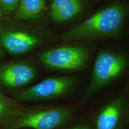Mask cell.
<instances>
[{
  "label": "cell",
  "mask_w": 129,
  "mask_h": 129,
  "mask_svg": "<svg viewBox=\"0 0 129 129\" xmlns=\"http://www.w3.org/2000/svg\"><path fill=\"white\" fill-rule=\"evenodd\" d=\"M45 8V0H20L16 16L22 20H35L43 15Z\"/></svg>",
  "instance_id": "10"
},
{
  "label": "cell",
  "mask_w": 129,
  "mask_h": 129,
  "mask_svg": "<svg viewBox=\"0 0 129 129\" xmlns=\"http://www.w3.org/2000/svg\"><path fill=\"white\" fill-rule=\"evenodd\" d=\"M20 0H0V7L4 12L12 14L16 12Z\"/></svg>",
  "instance_id": "12"
},
{
  "label": "cell",
  "mask_w": 129,
  "mask_h": 129,
  "mask_svg": "<svg viewBox=\"0 0 129 129\" xmlns=\"http://www.w3.org/2000/svg\"><path fill=\"white\" fill-rule=\"evenodd\" d=\"M82 11L80 0H51L50 16L56 22H63L73 19Z\"/></svg>",
  "instance_id": "9"
},
{
  "label": "cell",
  "mask_w": 129,
  "mask_h": 129,
  "mask_svg": "<svg viewBox=\"0 0 129 129\" xmlns=\"http://www.w3.org/2000/svg\"><path fill=\"white\" fill-rule=\"evenodd\" d=\"M77 81L74 77H51L23 90L17 95L19 101L41 102L57 99L67 94Z\"/></svg>",
  "instance_id": "4"
},
{
  "label": "cell",
  "mask_w": 129,
  "mask_h": 129,
  "mask_svg": "<svg viewBox=\"0 0 129 129\" xmlns=\"http://www.w3.org/2000/svg\"><path fill=\"white\" fill-rule=\"evenodd\" d=\"M128 63L127 58L121 54L108 51L100 53L94 62L86 96L93 94L115 80L124 72Z\"/></svg>",
  "instance_id": "3"
},
{
  "label": "cell",
  "mask_w": 129,
  "mask_h": 129,
  "mask_svg": "<svg viewBox=\"0 0 129 129\" xmlns=\"http://www.w3.org/2000/svg\"><path fill=\"white\" fill-rule=\"evenodd\" d=\"M123 100L115 99L102 110L96 121V129H115L123 111Z\"/></svg>",
  "instance_id": "8"
},
{
  "label": "cell",
  "mask_w": 129,
  "mask_h": 129,
  "mask_svg": "<svg viewBox=\"0 0 129 129\" xmlns=\"http://www.w3.org/2000/svg\"><path fill=\"white\" fill-rule=\"evenodd\" d=\"M33 66L25 62L0 64V84L8 89H17L29 84L36 77Z\"/></svg>",
  "instance_id": "7"
},
{
  "label": "cell",
  "mask_w": 129,
  "mask_h": 129,
  "mask_svg": "<svg viewBox=\"0 0 129 129\" xmlns=\"http://www.w3.org/2000/svg\"><path fill=\"white\" fill-rule=\"evenodd\" d=\"M42 42L41 37L34 32L14 26L0 29V44L13 55H21L32 51Z\"/></svg>",
  "instance_id": "6"
},
{
  "label": "cell",
  "mask_w": 129,
  "mask_h": 129,
  "mask_svg": "<svg viewBox=\"0 0 129 129\" xmlns=\"http://www.w3.org/2000/svg\"><path fill=\"white\" fill-rule=\"evenodd\" d=\"M128 11V6L124 3L108 6L65 32L62 39L72 41L117 34L123 28Z\"/></svg>",
  "instance_id": "1"
},
{
  "label": "cell",
  "mask_w": 129,
  "mask_h": 129,
  "mask_svg": "<svg viewBox=\"0 0 129 129\" xmlns=\"http://www.w3.org/2000/svg\"><path fill=\"white\" fill-rule=\"evenodd\" d=\"M71 129H90L89 128H88V127H84V126H77V127H74V128H72Z\"/></svg>",
  "instance_id": "14"
},
{
  "label": "cell",
  "mask_w": 129,
  "mask_h": 129,
  "mask_svg": "<svg viewBox=\"0 0 129 129\" xmlns=\"http://www.w3.org/2000/svg\"><path fill=\"white\" fill-rule=\"evenodd\" d=\"M3 14H4V12H3V10L1 9V7H0V20H1L3 18Z\"/></svg>",
  "instance_id": "15"
},
{
  "label": "cell",
  "mask_w": 129,
  "mask_h": 129,
  "mask_svg": "<svg viewBox=\"0 0 129 129\" xmlns=\"http://www.w3.org/2000/svg\"><path fill=\"white\" fill-rule=\"evenodd\" d=\"M6 55V50L3 48V47L0 44V60L4 58V57Z\"/></svg>",
  "instance_id": "13"
},
{
  "label": "cell",
  "mask_w": 129,
  "mask_h": 129,
  "mask_svg": "<svg viewBox=\"0 0 129 129\" xmlns=\"http://www.w3.org/2000/svg\"><path fill=\"white\" fill-rule=\"evenodd\" d=\"M71 115L66 108L26 110L22 108L7 119L3 129H55L65 122Z\"/></svg>",
  "instance_id": "2"
},
{
  "label": "cell",
  "mask_w": 129,
  "mask_h": 129,
  "mask_svg": "<svg viewBox=\"0 0 129 129\" xmlns=\"http://www.w3.org/2000/svg\"><path fill=\"white\" fill-rule=\"evenodd\" d=\"M89 51L78 46H63L51 48L42 53L40 59L50 68L64 71H74L84 67Z\"/></svg>",
  "instance_id": "5"
},
{
  "label": "cell",
  "mask_w": 129,
  "mask_h": 129,
  "mask_svg": "<svg viewBox=\"0 0 129 129\" xmlns=\"http://www.w3.org/2000/svg\"><path fill=\"white\" fill-rule=\"evenodd\" d=\"M17 102L0 92V128L5 122L21 108Z\"/></svg>",
  "instance_id": "11"
}]
</instances>
